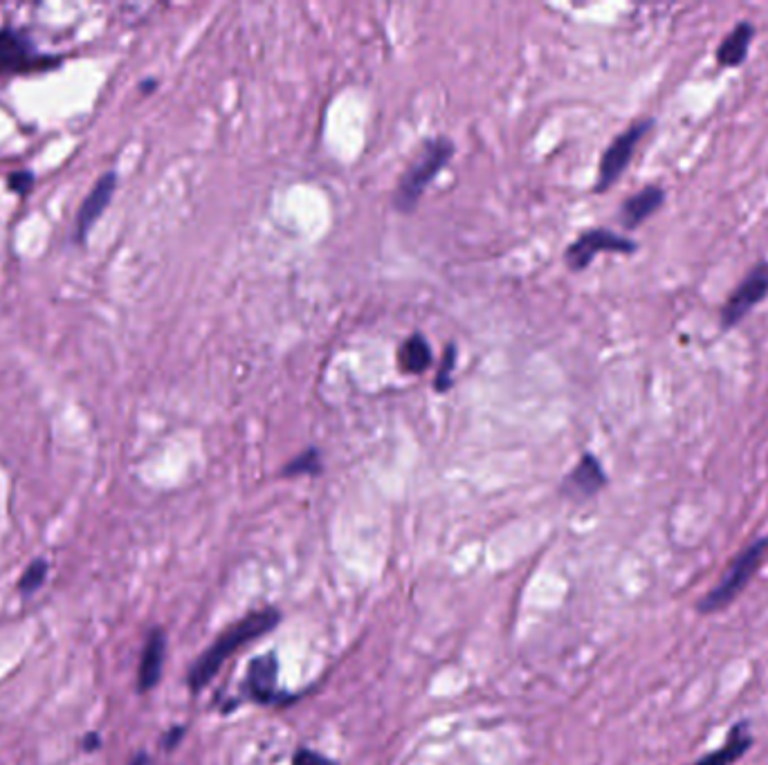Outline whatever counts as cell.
Instances as JSON below:
<instances>
[{
	"mask_svg": "<svg viewBox=\"0 0 768 765\" xmlns=\"http://www.w3.org/2000/svg\"><path fill=\"white\" fill-rule=\"evenodd\" d=\"M129 765H156V763H154V758H151L149 754H146V752H137V754L131 758Z\"/></svg>",
	"mask_w": 768,
	"mask_h": 765,
	"instance_id": "cell-22",
	"label": "cell"
},
{
	"mask_svg": "<svg viewBox=\"0 0 768 765\" xmlns=\"http://www.w3.org/2000/svg\"><path fill=\"white\" fill-rule=\"evenodd\" d=\"M666 205V189L658 185H647L632 194L618 209V221L625 230H636Z\"/></svg>",
	"mask_w": 768,
	"mask_h": 765,
	"instance_id": "cell-12",
	"label": "cell"
},
{
	"mask_svg": "<svg viewBox=\"0 0 768 765\" xmlns=\"http://www.w3.org/2000/svg\"><path fill=\"white\" fill-rule=\"evenodd\" d=\"M636 249H638V243L632 240L630 236L596 227V230L582 232L569 245V249L564 254V261L571 272H582V270H587L592 266V261L602 251L625 254V257H632V254H636Z\"/></svg>",
	"mask_w": 768,
	"mask_h": 765,
	"instance_id": "cell-7",
	"label": "cell"
},
{
	"mask_svg": "<svg viewBox=\"0 0 768 765\" xmlns=\"http://www.w3.org/2000/svg\"><path fill=\"white\" fill-rule=\"evenodd\" d=\"M755 39V25L751 21H740L733 29H730L721 44L715 50V59L719 67H740L748 59L751 44Z\"/></svg>",
	"mask_w": 768,
	"mask_h": 765,
	"instance_id": "cell-14",
	"label": "cell"
},
{
	"mask_svg": "<svg viewBox=\"0 0 768 765\" xmlns=\"http://www.w3.org/2000/svg\"><path fill=\"white\" fill-rule=\"evenodd\" d=\"M118 189V173L108 171L103 175H99V180L93 185V189L88 192L86 200L82 202L77 218H75V238L77 243H84L86 236L90 234V230L95 227V223L101 218V213L106 211V207L111 205L113 194Z\"/></svg>",
	"mask_w": 768,
	"mask_h": 765,
	"instance_id": "cell-10",
	"label": "cell"
},
{
	"mask_svg": "<svg viewBox=\"0 0 768 765\" xmlns=\"http://www.w3.org/2000/svg\"><path fill=\"white\" fill-rule=\"evenodd\" d=\"M398 363H400V371H405L407 375H420L429 369L431 348L425 335L414 333L412 337L402 342V346L398 348Z\"/></svg>",
	"mask_w": 768,
	"mask_h": 765,
	"instance_id": "cell-15",
	"label": "cell"
},
{
	"mask_svg": "<svg viewBox=\"0 0 768 765\" xmlns=\"http://www.w3.org/2000/svg\"><path fill=\"white\" fill-rule=\"evenodd\" d=\"M753 743H755V737L748 730V723L740 720L730 727V732L721 743V748L704 754L702 758H697L690 765H735L742 756L748 754Z\"/></svg>",
	"mask_w": 768,
	"mask_h": 765,
	"instance_id": "cell-13",
	"label": "cell"
},
{
	"mask_svg": "<svg viewBox=\"0 0 768 765\" xmlns=\"http://www.w3.org/2000/svg\"><path fill=\"white\" fill-rule=\"evenodd\" d=\"M454 156V141L450 137H431L427 139L414 162L400 175L398 187L393 192V207L402 213H410L418 207L423 194L431 185V180L443 171V166Z\"/></svg>",
	"mask_w": 768,
	"mask_h": 765,
	"instance_id": "cell-2",
	"label": "cell"
},
{
	"mask_svg": "<svg viewBox=\"0 0 768 765\" xmlns=\"http://www.w3.org/2000/svg\"><path fill=\"white\" fill-rule=\"evenodd\" d=\"M61 63V57L39 50L32 36L19 27H0V86L16 77L39 75Z\"/></svg>",
	"mask_w": 768,
	"mask_h": 765,
	"instance_id": "cell-4",
	"label": "cell"
},
{
	"mask_svg": "<svg viewBox=\"0 0 768 765\" xmlns=\"http://www.w3.org/2000/svg\"><path fill=\"white\" fill-rule=\"evenodd\" d=\"M292 765H338V761L328 758L315 750L300 748L295 754H292Z\"/></svg>",
	"mask_w": 768,
	"mask_h": 765,
	"instance_id": "cell-20",
	"label": "cell"
},
{
	"mask_svg": "<svg viewBox=\"0 0 768 765\" xmlns=\"http://www.w3.org/2000/svg\"><path fill=\"white\" fill-rule=\"evenodd\" d=\"M768 297V261H759L730 293L719 310L721 331H733Z\"/></svg>",
	"mask_w": 768,
	"mask_h": 765,
	"instance_id": "cell-6",
	"label": "cell"
},
{
	"mask_svg": "<svg viewBox=\"0 0 768 765\" xmlns=\"http://www.w3.org/2000/svg\"><path fill=\"white\" fill-rule=\"evenodd\" d=\"M279 622H281V613L272 606L247 613L245 617L236 619V622L230 625L221 636H218L198 655V661L190 667L187 684L192 689V694H200V691L218 676V671L223 669V665L232 658L239 649H243L249 642L270 633L272 629L279 627Z\"/></svg>",
	"mask_w": 768,
	"mask_h": 765,
	"instance_id": "cell-1",
	"label": "cell"
},
{
	"mask_svg": "<svg viewBox=\"0 0 768 765\" xmlns=\"http://www.w3.org/2000/svg\"><path fill=\"white\" fill-rule=\"evenodd\" d=\"M609 479L602 462L594 454H582L577 465L566 473L562 481V494L573 501H587L600 494L607 488Z\"/></svg>",
	"mask_w": 768,
	"mask_h": 765,
	"instance_id": "cell-9",
	"label": "cell"
},
{
	"mask_svg": "<svg viewBox=\"0 0 768 765\" xmlns=\"http://www.w3.org/2000/svg\"><path fill=\"white\" fill-rule=\"evenodd\" d=\"M324 462H321V454L315 447H308L306 452H302L300 456L292 458L290 462L283 465L281 477L283 479H292V477H317L321 473Z\"/></svg>",
	"mask_w": 768,
	"mask_h": 765,
	"instance_id": "cell-16",
	"label": "cell"
},
{
	"mask_svg": "<svg viewBox=\"0 0 768 765\" xmlns=\"http://www.w3.org/2000/svg\"><path fill=\"white\" fill-rule=\"evenodd\" d=\"M48 570H50V566H48L46 559H34V562L25 568V572L21 575V579H19V593H21L23 597L34 595L36 591H39V589L46 584Z\"/></svg>",
	"mask_w": 768,
	"mask_h": 765,
	"instance_id": "cell-17",
	"label": "cell"
},
{
	"mask_svg": "<svg viewBox=\"0 0 768 765\" xmlns=\"http://www.w3.org/2000/svg\"><path fill=\"white\" fill-rule=\"evenodd\" d=\"M185 735H187V727H185V725L171 727V730L162 737V748H164V750H175V748L180 745V741L185 739Z\"/></svg>",
	"mask_w": 768,
	"mask_h": 765,
	"instance_id": "cell-21",
	"label": "cell"
},
{
	"mask_svg": "<svg viewBox=\"0 0 768 765\" xmlns=\"http://www.w3.org/2000/svg\"><path fill=\"white\" fill-rule=\"evenodd\" d=\"M768 555V536H759L751 541L746 548L730 562L728 570L717 584L697 602V613L715 615L733 606L737 597L748 589L753 577L759 572L764 559Z\"/></svg>",
	"mask_w": 768,
	"mask_h": 765,
	"instance_id": "cell-3",
	"label": "cell"
},
{
	"mask_svg": "<svg viewBox=\"0 0 768 765\" xmlns=\"http://www.w3.org/2000/svg\"><path fill=\"white\" fill-rule=\"evenodd\" d=\"M241 691L247 701L268 707H281L292 701V696L279 689V655L275 651L259 655L247 665Z\"/></svg>",
	"mask_w": 768,
	"mask_h": 765,
	"instance_id": "cell-8",
	"label": "cell"
},
{
	"mask_svg": "<svg viewBox=\"0 0 768 765\" xmlns=\"http://www.w3.org/2000/svg\"><path fill=\"white\" fill-rule=\"evenodd\" d=\"M164 661H167V633L164 629H154L146 636V642L142 646L139 665H137V691L139 694H149L154 691L164 671Z\"/></svg>",
	"mask_w": 768,
	"mask_h": 765,
	"instance_id": "cell-11",
	"label": "cell"
},
{
	"mask_svg": "<svg viewBox=\"0 0 768 765\" xmlns=\"http://www.w3.org/2000/svg\"><path fill=\"white\" fill-rule=\"evenodd\" d=\"M99 745H101V739H99V735H90V737H86V739H84V748H86L88 752H95V750H99Z\"/></svg>",
	"mask_w": 768,
	"mask_h": 765,
	"instance_id": "cell-23",
	"label": "cell"
},
{
	"mask_svg": "<svg viewBox=\"0 0 768 765\" xmlns=\"http://www.w3.org/2000/svg\"><path fill=\"white\" fill-rule=\"evenodd\" d=\"M8 187H10V192H14L16 196H27L29 189L34 187V173L27 171V169L16 171V173H10Z\"/></svg>",
	"mask_w": 768,
	"mask_h": 765,
	"instance_id": "cell-19",
	"label": "cell"
},
{
	"mask_svg": "<svg viewBox=\"0 0 768 765\" xmlns=\"http://www.w3.org/2000/svg\"><path fill=\"white\" fill-rule=\"evenodd\" d=\"M654 120L645 118L638 120L634 124H630L623 133L611 139L609 147L605 149L602 158H600V166H598V182H596V194H605L609 192L615 182L623 175L638 149L641 139L651 131Z\"/></svg>",
	"mask_w": 768,
	"mask_h": 765,
	"instance_id": "cell-5",
	"label": "cell"
},
{
	"mask_svg": "<svg viewBox=\"0 0 768 765\" xmlns=\"http://www.w3.org/2000/svg\"><path fill=\"white\" fill-rule=\"evenodd\" d=\"M454 367H456V346H454V344H448V346H446V353H443V359H441V369H438L436 382H434V386H436L438 393L450 391Z\"/></svg>",
	"mask_w": 768,
	"mask_h": 765,
	"instance_id": "cell-18",
	"label": "cell"
}]
</instances>
